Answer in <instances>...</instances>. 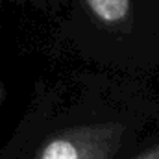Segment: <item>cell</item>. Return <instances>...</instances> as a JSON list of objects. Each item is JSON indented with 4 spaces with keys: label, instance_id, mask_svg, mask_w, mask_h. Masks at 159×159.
<instances>
[{
    "label": "cell",
    "instance_id": "obj_1",
    "mask_svg": "<svg viewBox=\"0 0 159 159\" xmlns=\"http://www.w3.org/2000/svg\"><path fill=\"white\" fill-rule=\"evenodd\" d=\"M89 7L106 22H117L126 17L129 0H87Z\"/></svg>",
    "mask_w": 159,
    "mask_h": 159
},
{
    "label": "cell",
    "instance_id": "obj_2",
    "mask_svg": "<svg viewBox=\"0 0 159 159\" xmlns=\"http://www.w3.org/2000/svg\"><path fill=\"white\" fill-rule=\"evenodd\" d=\"M41 159H80V157H78L76 146H74L70 141L57 139V141H52V143L44 148Z\"/></svg>",
    "mask_w": 159,
    "mask_h": 159
}]
</instances>
